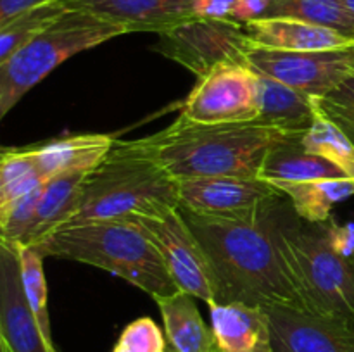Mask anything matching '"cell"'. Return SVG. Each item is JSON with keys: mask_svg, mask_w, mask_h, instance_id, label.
Segmentation results:
<instances>
[{"mask_svg": "<svg viewBox=\"0 0 354 352\" xmlns=\"http://www.w3.org/2000/svg\"><path fill=\"white\" fill-rule=\"evenodd\" d=\"M261 17H292L354 38V14L342 0H265Z\"/></svg>", "mask_w": 354, "mask_h": 352, "instance_id": "cell-23", "label": "cell"}, {"mask_svg": "<svg viewBox=\"0 0 354 352\" xmlns=\"http://www.w3.org/2000/svg\"><path fill=\"white\" fill-rule=\"evenodd\" d=\"M279 202L256 221L213 219L182 211L213 266L216 304H279L303 309L277 245Z\"/></svg>", "mask_w": 354, "mask_h": 352, "instance_id": "cell-1", "label": "cell"}, {"mask_svg": "<svg viewBox=\"0 0 354 352\" xmlns=\"http://www.w3.org/2000/svg\"><path fill=\"white\" fill-rule=\"evenodd\" d=\"M272 328L273 352H354V326L301 307L263 306Z\"/></svg>", "mask_w": 354, "mask_h": 352, "instance_id": "cell-13", "label": "cell"}, {"mask_svg": "<svg viewBox=\"0 0 354 352\" xmlns=\"http://www.w3.org/2000/svg\"><path fill=\"white\" fill-rule=\"evenodd\" d=\"M116 138L104 133L71 135L33 147L47 179L66 171H92L113 148Z\"/></svg>", "mask_w": 354, "mask_h": 352, "instance_id": "cell-19", "label": "cell"}, {"mask_svg": "<svg viewBox=\"0 0 354 352\" xmlns=\"http://www.w3.org/2000/svg\"><path fill=\"white\" fill-rule=\"evenodd\" d=\"M318 110L354 141V72L327 95L315 99Z\"/></svg>", "mask_w": 354, "mask_h": 352, "instance_id": "cell-28", "label": "cell"}, {"mask_svg": "<svg viewBox=\"0 0 354 352\" xmlns=\"http://www.w3.org/2000/svg\"><path fill=\"white\" fill-rule=\"evenodd\" d=\"M166 352H176V351L171 347V345H168V349H166Z\"/></svg>", "mask_w": 354, "mask_h": 352, "instance_id": "cell-32", "label": "cell"}, {"mask_svg": "<svg viewBox=\"0 0 354 352\" xmlns=\"http://www.w3.org/2000/svg\"><path fill=\"white\" fill-rule=\"evenodd\" d=\"M248 62L261 75L270 76L311 99H320L334 90L346 76L354 72V47L294 52L251 43Z\"/></svg>", "mask_w": 354, "mask_h": 352, "instance_id": "cell-11", "label": "cell"}, {"mask_svg": "<svg viewBox=\"0 0 354 352\" xmlns=\"http://www.w3.org/2000/svg\"><path fill=\"white\" fill-rule=\"evenodd\" d=\"M135 221L145 228L159 248L176 289L204 300L207 306L216 304L218 286L213 266L182 209Z\"/></svg>", "mask_w": 354, "mask_h": 352, "instance_id": "cell-10", "label": "cell"}, {"mask_svg": "<svg viewBox=\"0 0 354 352\" xmlns=\"http://www.w3.org/2000/svg\"><path fill=\"white\" fill-rule=\"evenodd\" d=\"M251 43L275 50L317 52L354 47V38L292 17H256L244 23Z\"/></svg>", "mask_w": 354, "mask_h": 352, "instance_id": "cell-15", "label": "cell"}, {"mask_svg": "<svg viewBox=\"0 0 354 352\" xmlns=\"http://www.w3.org/2000/svg\"><path fill=\"white\" fill-rule=\"evenodd\" d=\"M69 10H83L121 24L130 33H162L194 17L214 16L218 0H61Z\"/></svg>", "mask_w": 354, "mask_h": 352, "instance_id": "cell-12", "label": "cell"}, {"mask_svg": "<svg viewBox=\"0 0 354 352\" xmlns=\"http://www.w3.org/2000/svg\"><path fill=\"white\" fill-rule=\"evenodd\" d=\"M251 47L244 23L201 16L159 33L154 50L189 69L197 79L227 62H248Z\"/></svg>", "mask_w": 354, "mask_h": 352, "instance_id": "cell-7", "label": "cell"}, {"mask_svg": "<svg viewBox=\"0 0 354 352\" xmlns=\"http://www.w3.org/2000/svg\"><path fill=\"white\" fill-rule=\"evenodd\" d=\"M48 2L54 0H0V24L9 23L12 17Z\"/></svg>", "mask_w": 354, "mask_h": 352, "instance_id": "cell-30", "label": "cell"}, {"mask_svg": "<svg viewBox=\"0 0 354 352\" xmlns=\"http://www.w3.org/2000/svg\"><path fill=\"white\" fill-rule=\"evenodd\" d=\"M128 33L127 28L113 21L68 9L0 64V117H6L31 88L69 57Z\"/></svg>", "mask_w": 354, "mask_h": 352, "instance_id": "cell-6", "label": "cell"}, {"mask_svg": "<svg viewBox=\"0 0 354 352\" xmlns=\"http://www.w3.org/2000/svg\"><path fill=\"white\" fill-rule=\"evenodd\" d=\"M259 76V116L256 123L275 128L290 138H303L318 116L315 99L270 78Z\"/></svg>", "mask_w": 354, "mask_h": 352, "instance_id": "cell-17", "label": "cell"}, {"mask_svg": "<svg viewBox=\"0 0 354 352\" xmlns=\"http://www.w3.org/2000/svg\"><path fill=\"white\" fill-rule=\"evenodd\" d=\"M290 200L294 213L304 223L330 221L332 209L354 195L353 178H324L311 182H268Z\"/></svg>", "mask_w": 354, "mask_h": 352, "instance_id": "cell-21", "label": "cell"}, {"mask_svg": "<svg viewBox=\"0 0 354 352\" xmlns=\"http://www.w3.org/2000/svg\"><path fill=\"white\" fill-rule=\"evenodd\" d=\"M342 3H344V6L354 14V0H342Z\"/></svg>", "mask_w": 354, "mask_h": 352, "instance_id": "cell-31", "label": "cell"}, {"mask_svg": "<svg viewBox=\"0 0 354 352\" xmlns=\"http://www.w3.org/2000/svg\"><path fill=\"white\" fill-rule=\"evenodd\" d=\"M66 10L68 9L62 6L61 0H54L12 17L9 23L0 24V64L12 57L24 45L30 43Z\"/></svg>", "mask_w": 354, "mask_h": 352, "instance_id": "cell-25", "label": "cell"}, {"mask_svg": "<svg viewBox=\"0 0 354 352\" xmlns=\"http://www.w3.org/2000/svg\"><path fill=\"white\" fill-rule=\"evenodd\" d=\"M201 124L252 123L259 116V76L249 62H227L201 78L182 114Z\"/></svg>", "mask_w": 354, "mask_h": 352, "instance_id": "cell-8", "label": "cell"}, {"mask_svg": "<svg viewBox=\"0 0 354 352\" xmlns=\"http://www.w3.org/2000/svg\"><path fill=\"white\" fill-rule=\"evenodd\" d=\"M47 178L35 157L33 147L3 148L0 159V211L41 186Z\"/></svg>", "mask_w": 354, "mask_h": 352, "instance_id": "cell-24", "label": "cell"}, {"mask_svg": "<svg viewBox=\"0 0 354 352\" xmlns=\"http://www.w3.org/2000/svg\"><path fill=\"white\" fill-rule=\"evenodd\" d=\"M44 257L71 259L106 269L154 300L178 292L161 252L138 221L93 219L59 228L37 245Z\"/></svg>", "mask_w": 354, "mask_h": 352, "instance_id": "cell-4", "label": "cell"}, {"mask_svg": "<svg viewBox=\"0 0 354 352\" xmlns=\"http://www.w3.org/2000/svg\"><path fill=\"white\" fill-rule=\"evenodd\" d=\"M180 209L178 179L138 140L114 141L106 157L86 175L71 223L93 219L156 217Z\"/></svg>", "mask_w": 354, "mask_h": 352, "instance_id": "cell-3", "label": "cell"}, {"mask_svg": "<svg viewBox=\"0 0 354 352\" xmlns=\"http://www.w3.org/2000/svg\"><path fill=\"white\" fill-rule=\"evenodd\" d=\"M209 311L218 352H273L272 328L263 306L228 302L213 304Z\"/></svg>", "mask_w": 354, "mask_h": 352, "instance_id": "cell-16", "label": "cell"}, {"mask_svg": "<svg viewBox=\"0 0 354 352\" xmlns=\"http://www.w3.org/2000/svg\"><path fill=\"white\" fill-rule=\"evenodd\" d=\"M168 342L152 317L131 321L118 338L113 352H166Z\"/></svg>", "mask_w": 354, "mask_h": 352, "instance_id": "cell-29", "label": "cell"}, {"mask_svg": "<svg viewBox=\"0 0 354 352\" xmlns=\"http://www.w3.org/2000/svg\"><path fill=\"white\" fill-rule=\"evenodd\" d=\"M259 178L265 182H311L348 176L330 161L308 152L303 138H287L266 155Z\"/></svg>", "mask_w": 354, "mask_h": 352, "instance_id": "cell-22", "label": "cell"}, {"mask_svg": "<svg viewBox=\"0 0 354 352\" xmlns=\"http://www.w3.org/2000/svg\"><path fill=\"white\" fill-rule=\"evenodd\" d=\"M180 209L213 219L256 221L272 211L282 193L261 178L199 176L180 178Z\"/></svg>", "mask_w": 354, "mask_h": 352, "instance_id": "cell-9", "label": "cell"}, {"mask_svg": "<svg viewBox=\"0 0 354 352\" xmlns=\"http://www.w3.org/2000/svg\"><path fill=\"white\" fill-rule=\"evenodd\" d=\"M286 133L256 123L201 124L180 116L173 124L144 138L162 166L180 178L239 176L259 178L263 162Z\"/></svg>", "mask_w": 354, "mask_h": 352, "instance_id": "cell-2", "label": "cell"}, {"mask_svg": "<svg viewBox=\"0 0 354 352\" xmlns=\"http://www.w3.org/2000/svg\"><path fill=\"white\" fill-rule=\"evenodd\" d=\"M303 145L308 152L327 159L354 179V141L320 110L313 126L303 137Z\"/></svg>", "mask_w": 354, "mask_h": 352, "instance_id": "cell-26", "label": "cell"}, {"mask_svg": "<svg viewBox=\"0 0 354 352\" xmlns=\"http://www.w3.org/2000/svg\"><path fill=\"white\" fill-rule=\"evenodd\" d=\"M17 255H19L21 264V282H23L24 297L40 324L41 331L50 342H54L50 331V320H48V292H47V280L44 273V255L40 254L37 247H28L21 245L16 247Z\"/></svg>", "mask_w": 354, "mask_h": 352, "instance_id": "cell-27", "label": "cell"}, {"mask_svg": "<svg viewBox=\"0 0 354 352\" xmlns=\"http://www.w3.org/2000/svg\"><path fill=\"white\" fill-rule=\"evenodd\" d=\"M275 237L303 309L354 326V264L332 242L328 221L301 224L279 216Z\"/></svg>", "mask_w": 354, "mask_h": 352, "instance_id": "cell-5", "label": "cell"}, {"mask_svg": "<svg viewBox=\"0 0 354 352\" xmlns=\"http://www.w3.org/2000/svg\"><path fill=\"white\" fill-rule=\"evenodd\" d=\"M90 171H66L47 179L41 188L33 223L24 245L37 247L44 238L66 226L75 217L82 197V186Z\"/></svg>", "mask_w": 354, "mask_h": 352, "instance_id": "cell-18", "label": "cell"}, {"mask_svg": "<svg viewBox=\"0 0 354 352\" xmlns=\"http://www.w3.org/2000/svg\"><path fill=\"white\" fill-rule=\"evenodd\" d=\"M0 338L2 352H59L24 297L17 251L6 244H0Z\"/></svg>", "mask_w": 354, "mask_h": 352, "instance_id": "cell-14", "label": "cell"}, {"mask_svg": "<svg viewBox=\"0 0 354 352\" xmlns=\"http://www.w3.org/2000/svg\"><path fill=\"white\" fill-rule=\"evenodd\" d=\"M196 297L178 290L158 299L166 340L176 352H218L213 328H207L197 309Z\"/></svg>", "mask_w": 354, "mask_h": 352, "instance_id": "cell-20", "label": "cell"}]
</instances>
